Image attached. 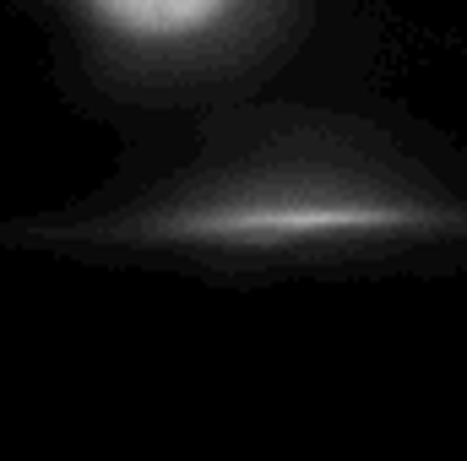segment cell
<instances>
[{
  "mask_svg": "<svg viewBox=\"0 0 467 461\" xmlns=\"http://www.w3.org/2000/svg\"><path fill=\"white\" fill-rule=\"evenodd\" d=\"M424 229V201L348 174H261L218 185L207 196L174 201L152 233L196 239L223 250H294V244H348V239H402Z\"/></svg>",
  "mask_w": 467,
  "mask_h": 461,
  "instance_id": "1",
  "label": "cell"
},
{
  "mask_svg": "<svg viewBox=\"0 0 467 461\" xmlns=\"http://www.w3.org/2000/svg\"><path fill=\"white\" fill-rule=\"evenodd\" d=\"M239 0H82L93 27L130 49H185L218 33Z\"/></svg>",
  "mask_w": 467,
  "mask_h": 461,
  "instance_id": "2",
  "label": "cell"
}]
</instances>
